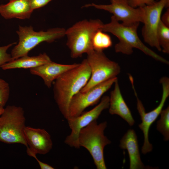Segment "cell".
<instances>
[{"label":"cell","mask_w":169,"mask_h":169,"mask_svg":"<svg viewBox=\"0 0 169 169\" xmlns=\"http://www.w3.org/2000/svg\"><path fill=\"white\" fill-rule=\"evenodd\" d=\"M91 70L86 59L64 73L53 83L54 97L59 110L67 120L69 105L72 97L84 87L89 81Z\"/></svg>","instance_id":"1"},{"label":"cell","mask_w":169,"mask_h":169,"mask_svg":"<svg viewBox=\"0 0 169 169\" xmlns=\"http://www.w3.org/2000/svg\"><path fill=\"white\" fill-rule=\"evenodd\" d=\"M139 23L125 25L120 23L112 16L110 22L108 23H103L100 30L110 33L118 38L119 42L115 46L116 53L131 55L133 53V49L136 48L155 59L168 64V61L147 47L140 40L137 33Z\"/></svg>","instance_id":"2"},{"label":"cell","mask_w":169,"mask_h":169,"mask_svg":"<svg viewBox=\"0 0 169 169\" xmlns=\"http://www.w3.org/2000/svg\"><path fill=\"white\" fill-rule=\"evenodd\" d=\"M99 19H84L75 23L65 31L66 45L70 49L72 58L81 57L94 50L92 40L95 33L103 24Z\"/></svg>","instance_id":"3"},{"label":"cell","mask_w":169,"mask_h":169,"mask_svg":"<svg viewBox=\"0 0 169 169\" xmlns=\"http://www.w3.org/2000/svg\"><path fill=\"white\" fill-rule=\"evenodd\" d=\"M107 126L106 121L98 124L97 120H95L81 129L79 134L80 147H83L88 151L97 169H107L104 150L105 146L111 142L104 135Z\"/></svg>","instance_id":"4"},{"label":"cell","mask_w":169,"mask_h":169,"mask_svg":"<svg viewBox=\"0 0 169 169\" xmlns=\"http://www.w3.org/2000/svg\"><path fill=\"white\" fill-rule=\"evenodd\" d=\"M26 119L23 108L8 105L0 116V141L28 147L24 135Z\"/></svg>","instance_id":"5"},{"label":"cell","mask_w":169,"mask_h":169,"mask_svg":"<svg viewBox=\"0 0 169 169\" xmlns=\"http://www.w3.org/2000/svg\"><path fill=\"white\" fill-rule=\"evenodd\" d=\"M66 29L63 28H50L46 31H34L33 27L19 26L16 31L19 38L18 43L11 52L13 59L27 55L28 53L40 43H51L65 35Z\"/></svg>","instance_id":"6"},{"label":"cell","mask_w":169,"mask_h":169,"mask_svg":"<svg viewBox=\"0 0 169 169\" xmlns=\"http://www.w3.org/2000/svg\"><path fill=\"white\" fill-rule=\"evenodd\" d=\"M87 54L86 60L90 68L91 75L86 84L80 91L82 92L116 77L120 72L118 63L110 60L103 51L94 50Z\"/></svg>","instance_id":"7"},{"label":"cell","mask_w":169,"mask_h":169,"mask_svg":"<svg viewBox=\"0 0 169 169\" xmlns=\"http://www.w3.org/2000/svg\"><path fill=\"white\" fill-rule=\"evenodd\" d=\"M134 93L137 100V109L141 121L138 126L142 131L144 136V142L141 151L146 154L151 152L153 146L149 140V129L153 123L160 115L162 110L166 101L169 95V79L166 76L161 77L160 80L162 88L161 99L159 105L155 109L148 112H146L145 108L141 100L139 98L134 85V80L132 76L129 78Z\"/></svg>","instance_id":"8"},{"label":"cell","mask_w":169,"mask_h":169,"mask_svg":"<svg viewBox=\"0 0 169 169\" xmlns=\"http://www.w3.org/2000/svg\"><path fill=\"white\" fill-rule=\"evenodd\" d=\"M169 6V0H160L142 7L144 12L142 35L144 41L159 51L162 50L157 38V32L162 11Z\"/></svg>","instance_id":"9"},{"label":"cell","mask_w":169,"mask_h":169,"mask_svg":"<svg viewBox=\"0 0 169 169\" xmlns=\"http://www.w3.org/2000/svg\"><path fill=\"white\" fill-rule=\"evenodd\" d=\"M117 79V77L111 78L93 86L86 91H79L75 94L69 104V118L80 115L86 108L96 104L102 95Z\"/></svg>","instance_id":"10"},{"label":"cell","mask_w":169,"mask_h":169,"mask_svg":"<svg viewBox=\"0 0 169 169\" xmlns=\"http://www.w3.org/2000/svg\"><path fill=\"white\" fill-rule=\"evenodd\" d=\"M109 106V96H104L99 104L91 110L83 112L76 117L68 119L67 120L71 132L66 138L64 143L71 147L79 148L78 136L81 130L93 121L97 120L102 112L108 108Z\"/></svg>","instance_id":"11"},{"label":"cell","mask_w":169,"mask_h":169,"mask_svg":"<svg viewBox=\"0 0 169 169\" xmlns=\"http://www.w3.org/2000/svg\"><path fill=\"white\" fill-rule=\"evenodd\" d=\"M110 4H88L83 6L87 8L93 7L97 9L108 11L113 14L118 21L122 23L129 25L143 22L144 12L142 7L134 8L131 6L128 0H110Z\"/></svg>","instance_id":"12"},{"label":"cell","mask_w":169,"mask_h":169,"mask_svg":"<svg viewBox=\"0 0 169 169\" xmlns=\"http://www.w3.org/2000/svg\"><path fill=\"white\" fill-rule=\"evenodd\" d=\"M24 135L29 150L36 154L45 155L52 149L50 135L45 129L25 126Z\"/></svg>","instance_id":"13"},{"label":"cell","mask_w":169,"mask_h":169,"mask_svg":"<svg viewBox=\"0 0 169 169\" xmlns=\"http://www.w3.org/2000/svg\"><path fill=\"white\" fill-rule=\"evenodd\" d=\"M79 64H58L51 61L41 65L30 69V73L41 77L45 84L50 88L53 81L67 71L78 66Z\"/></svg>","instance_id":"14"},{"label":"cell","mask_w":169,"mask_h":169,"mask_svg":"<svg viewBox=\"0 0 169 169\" xmlns=\"http://www.w3.org/2000/svg\"><path fill=\"white\" fill-rule=\"evenodd\" d=\"M119 146L128 151L130 169L150 168V167L145 166L141 159L137 137L133 129L128 130L120 139Z\"/></svg>","instance_id":"15"},{"label":"cell","mask_w":169,"mask_h":169,"mask_svg":"<svg viewBox=\"0 0 169 169\" xmlns=\"http://www.w3.org/2000/svg\"><path fill=\"white\" fill-rule=\"evenodd\" d=\"M114 84V89L111 92L109 97V112L111 115L119 116L130 126H132L135 121L122 96L118 79Z\"/></svg>","instance_id":"16"},{"label":"cell","mask_w":169,"mask_h":169,"mask_svg":"<svg viewBox=\"0 0 169 169\" xmlns=\"http://www.w3.org/2000/svg\"><path fill=\"white\" fill-rule=\"evenodd\" d=\"M33 10L29 0L10 1L6 4L0 5V14L6 19H28Z\"/></svg>","instance_id":"17"},{"label":"cell","mask_w":169,"mask_h":169,"mask_svg":"<svg viewBox=\"0 0 169 169\" xmlns=\"http://www.w3.org/2000/svg\"><path fill=\"white\" fill-rule=\"evenodd\" d=\"M51 61L49 56L45 53L33 56H29L27 55L5 63L1 68L3 70L20 68L31 69Z\"/></svg>","instance_id":"18"},{"label":"cell","mask_w":169,"mask_h":169,"mask_svg":"<svg viewBox=\"0 0 169 169\" xmlns=\"http://www.w3.org/2000/svg\"><path fill=\"white\" fill-rule=\"evenodd\" d=\"M112 41L110 36L100 30L95 34L92 40V45L94 50L103 51L111 46Z\"/></svg>","instance_id":"19"},{"label":"cell","mask_w":169,"mask_h":169,"mask_svg":"<svg viewBox=\"0 0 169 169\" xmlns=\"http://www.w3.org/2000/svg\"><path fill=\"white\" fill-rule=\"evenodd\" d=\"M160 118L157 121L156 129L163 135L166 141L169 140V107L162 110L160 114Z\"/></svg>","instance_id":"20"},{"label":"cell","mask_w":169,"mask_h":169,"mask_svg":"<svg viewBox=\"0 0 169 169\" xmlns=\"http://www.w3.org/2000/svg\"><path fill=\"white\" fill-rule=\"evenodd\" d=\"M157 38L163 52L169 54V27L164 24L161 20L158 29Z\"/></svg>","instance_id":"21"},{"label":"cell","mask_w":169,"mask_h":169,"mask_svg":"<svg viewBox=\"0 0 169 169\" xmlns=\"http://www.w3.org/2000/svg\"><path fill=\"white\" fill-rule=\"evenodd\" d=\"M9 94V84L0 78V108H4L8 99Z\"/></svg>","instance_id":"22"},{"label":"cell","mask_w":169,"mask_h":169,"mask_svg":"<svg viewBox=\"0 0 169 169\" xmlns=\"http://www.w3.org/2000/svg\"><path fill=\"white\" fill-rule=\"evenodd\" d=\"M16 44L15 42L13 43L7 45L0 47V68L5 63L13 60L11 55L8 54L7 51L11 47Z\"/></svg>","instance_id":"23"},{"label":"cell","mask_w":169,"mask_h":169,"mask_svg":"<svg viewBox=\"0 0 169 169\" xmlns=\"http://www.w3.org/2000/svg\"><path fill=\"white\" fill-rule=\"evenodd\" d=\"M128 1L129 4L134 8L151 5L156 2L155 0H128Z\"/></svg>","instance_id":"24"},{"label":"cell","mask_w":169,"mask_h":169,"mask_svg":"<svg viewBox=\"0 0 169 169\" xmlns=\"http://www.w3.org/2000/svg\"><path fill=\"white\" fill-rule=\"evenodd\" d=\"M26 152L27 154L29 156H32L34 158L38 163L41 169H54L52 166L50 165L42 162L39 161L37 158L36 154L32 152L29 149L28 147H26Z\"/></svg>","instance_id":"25"},{"label":"cell","mask_w":169,"mask_h":169,"mask_svg":"<svg viewBox=\"0 0 169 169\" xmlns=\"http://www.w3.org/2000/svg\"><path fill=\"white\" fill-rule=\"evenodd\" d=\"M53 0H29L32 9H34L42 7Z\"/></svg>","instance_id":"26"},{"label":"cell","mask_w":169,"mask_h":169,"mask_svg":"<svg viewBox=\"0 0 169 169\" xmlns=\"http://www.w3.org/2000/svg\"><path fill=\"white\" fill-rule=\"evenodd\" d=\"M161 20L163 23L169 27V8H167L166 12L161 17Z\"/></svg>","instance_id":"27"},{"label":"cell","mask_w":169,"mask_h":169,"mask_svg":"<svg viewBox=\"0 0 169 169\" xmlns=\"http://www.w3.org/2000/svg\"><path fill=\"white\" fill-rule=\"evenodd\" d=\"M4 110V108H0V116L3 113Z\"/></svg>","instance_id":"28"},{"label":"cell","mask_w":169,"mask_h":169,"mask_svg":"<svg viewBox=\"0 0 169 169\" xmlns=\"http://www.w3.org/2000/svg\"><path fill=\"white\" fill-rule=\"evenodd\" d=\"M10 1H13V0H9Z\"/></svg>","instance_id":"29"}]
</instances>
